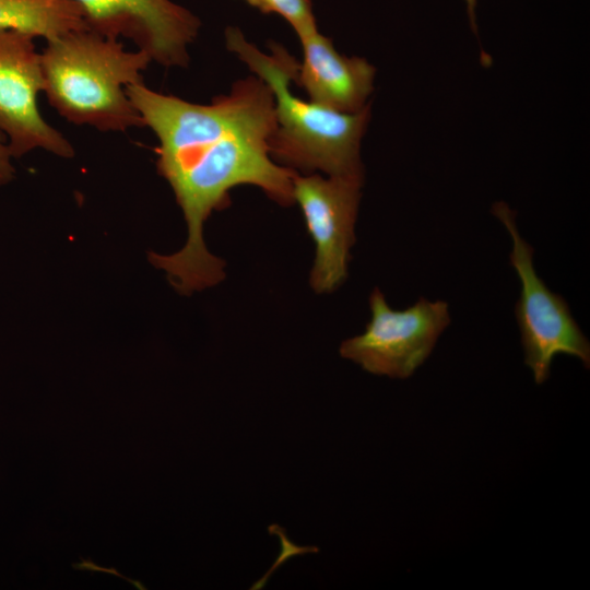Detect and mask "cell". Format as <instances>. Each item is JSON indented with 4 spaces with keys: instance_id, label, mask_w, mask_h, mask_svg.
Here are the masks:
<instances>
[{
    "instance_id": "7a4b0ae2",
    "label": "cell",
    "mask_w": 590,
    "mask_h": 590,
    "mask_svg": "<svg viewBox=\"0 0 590 590\" xmlns=\"http://www.w3.org/2000/svg\"><path fill=\"white\" fill-rule=\"evenodd\" d=\"M225 43L273 95L275 130L269 143L271 157L292 170H321L328 176L364 181L359 150L369 121V106L356 113H341L300 98L291 91L298 62L282 46L272 43L271 54H266L233 26L225 31Z\"/></svg>"
},
{
    "instance_id": "7c38bea8",
    "label": "cell",
    "mask_w": 590,
    "mask_h": 590,
    "mask_svg": "<svg viewBox=\"0 0 590 590\" xmlns=\"http://www.w3.org/2000/svg\"><path fill=\"white\" fill-rule=\"evenodd\" d=\"M13 158L8 142L0 132V187L7 185L14 178L15 168Z\"/></svg>"
},
{
    "instance_id": "4fadbf2b",
    "label": "cell",
    "mask_w": 590,
    "mask_h": 590,
    "mask_svg": "<svg viewBox=\"0 0 590 590\" xmlns=\"http://www.w3.org/2000/svg\"><path fill=\"white\" fill-rule=\"evenodd\" d=\"M73 567L75 569H90V570H98V571H107V573H110V574H114V575H117L123 579H127V577L120 575L118 571H116L115 569H104L102 567H98L96 566L94 563H92L91 560L88 559H82L80 563H76V564H73ZM129 580L132 585H134V587H137L138 589H144V587H142V585L138 581H133V580H130V579H127Z\"/></svg>"
},
{
    "instance_id": "ba28073f",
    "label": "cell",
    "mask_w": 590,
    "mask_h": 590,
    "mask_svg": "<svg viewBox=\"0 0 590 590\" xmlns=\"http://www.w3.org/2000/svg\"><path fill=\"white\" fill-rule=\"evenodd\" d=\"M88 28L114 39H127L152 62L165 68L187 67L200 19L173 0H73Z\"/></svg>"
},
{
    "instance_id": "9c48e42d",
    "label": "cell",
    "mask_w": 590,
    "mask_h": 590,
    "mask_svg": "<svg viewBox=\"0 0 590 590\" xmlns=\"http://www.w3.org/2000/svg\"><path fill=\"white\" fill-rule=\"evenodd\" d=\"M298 37L304 58L295 81L308 98L341 113L365 108L374 90L375 67L364 58L339 54L318 28Z\"/></svg>"
},
{
    "instance_id": "277c9868",
    "label": "cell",
    "mask_w": 590,
    "mask_h": 590,
    "mask_svg": "<svg viewBox=\"0 0 590 590\" xmlns=\"http://www.w3.org/2000/svg\"><path fill=\"white\" fill-rule=\"evenodd\" d=\"M492 213L509 232L512 249L509 262L518 274L521 290L515 305L520 330L524 364L538 385L545 382L557 354H567L590 367V343L574 319L567 302L553 293L538 275L533 248L518 229L515 212L503 201L492 206Z\"/></svg>"
},
{
    "instance_id": "8fae6325",
    "label": "cell",
    "mask_w": 590,
    "mask_h": 590,
    "mask_svg": "<svg viewBox=\"0 0 590 590\" xmlns=\"http://www.w3.org/2000/svg\"><path fill=\"white\" fill-rule=\"evenodd\" d=\"M264 14H276L284 19L300 36L317 28L310 0H244Z\"/></svg>"
},
{
    "instance_id": "5bb4252c",
    "label": "cell",
    "mask_w": 590,
    "mask_h": 590,
    "mask_svg": "<svg viewBox=\"0 0 590 590\" xmlns=\"http://www.w3.org/2000/svg\"><path fill=\"white\" fill-rule=\"evenodd\" d=\"M467 5V12L469 15L470 24L473 30V32H476V17H475V8H476V0H464Z\"/></svg>"
},
{
    "instance_id": "3957f363",
    "label": "cell",
    "mask_w": 590,
    "mask_h": 590,
    "mask_svg": "<svg viewBox=\"0 0 590 590\" xmlns=\"http://www.w3.org/2000/svg\"><path fill=\"white\" fill-rule=\"evenodd\" d=\"M40 59L44 94L67 121L102 132L144 127L127 93L152 62L144 51L83 28L46 40Z\"/></svg>"
},
{
    "instance_id": "5b68a950",
    "label": "cell",
    "mask_w": 590,
    "mask_h": 590,
    "mask_svg": "<svg viewBox=\"0 0 590 590\" xmlns=\"http://www.w3.org/2000/svg\"><path fill=\"white\" fill-rule=\"evenodd\" d=\"M371 317L364 332L342 342V357L364 370L404 379L427 359L450 323L445 300L424 297L403 310L389 307L379 288L369 297Z\"/></svg>"
},
{
    "instance_id": "6da1fadb",
    "label": "cell",
    "mask_w": 590,
    "mask_h": 590,
    "mask_svg": "<svg viewBox=\"0 0 590 590\" xmlns=\"http://www.w3.org/2000/svg\"><path fill=\"white\" fill-rule=\"evenodd\" d=\"M127 93L158 141L157 170L172 187L188 228L178 252H150L149 259L178 293L190 295L225 276L224 261L205 247L203 225L213 211L229 204L233 188L252 185L282 205L294 202L295 172L278 164L269 150L275 130L273 95L256 75L237 81L209 104L160 93L143 81Z\"/></svg>"
},
{
    "instance_id": "52a82bcc",
    "label": "cell",
    "mask_w": 590,
    "mask_h": 590,
    "mask_svg": "<svg viewBox=\"0 0 590 590\" xmlns=\"http://www.w3.org/2000/svg\"><path fill=\"white\" fill-rule=\"evenodd\" d=\"M362 185L357 179L317 174L293 177V200L316 244L310 284L317 293H331L347 278Z\"/></svg>"
},
{
    "instance_id": "30bf717a",
    "label": "cell",
    "mask_w": 590,
    "mask_h": 590,
    "mask_svg": "<svg viewBox=\"0 0 590 590\" xmlns=\"http://www.w3.org/2000/svg\"><path fill=\"white\" fill-rule=\"evenodd\" d=\"M0 28H12L49 40L88 28L73 0H0Z\"/></svg>"
},
{
    "instance_id": "8992f818",
    "label": "cell",
    "mask_w": 590,
    "mask_h": 590,
    "mask_svg": "<svg viewBox=\"0 0 590 590\" xmlns=\"http://www.w3.org/2000/svg\"><path fill=\"white\" fill-rule=\"evenodd\" d=\"M35 36L0 28V132L14 158L35 150L72 157L67 137L46 121L38 106L44 73Z\"/></svg>"
}]
</instances>
